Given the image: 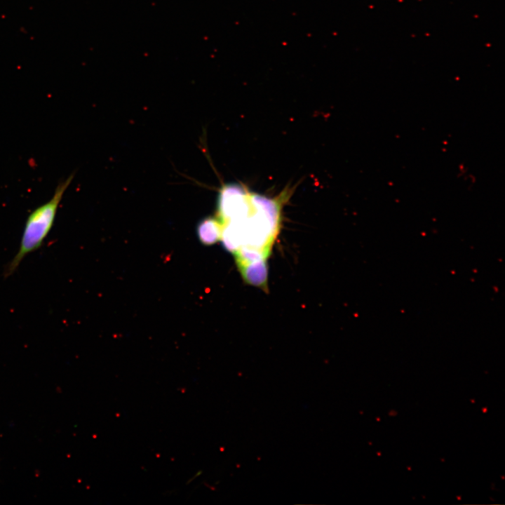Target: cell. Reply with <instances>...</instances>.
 Returning a JSON list of instances; mask_svg holds the SVG:
<instances>
[{
    "mask_svg": "<svg viewBox=\"0 0 505 505\" xmlns=\"http://www.w3.org/2000/svg\"><path fill=\"white\" fill-rule=\"evenodd\" d=\"M286 190L274 198L241 186L229 201L222 225L221 241L234 253L241 247L270 254L281 228V210L290 196Z\"/></svg>",
    "mask_w": 505,
    "mask_h": 505,
    "instance_id": "cell-1",
    "label": "cell"
},
{
    "mask_svg": "<svg viewBox=\"0 0 505 505\" xmlns=\"http://www.w3.org/2000/svg\"><path fill=\"white\" fill-rule=\"evenodd\" d=\"M74 175H71L60 181L51 198L29 213L25 224L18 250L4 268V278L12 276L26 256L42 246L52 229L60 203Z\"/></svg>",
    "mask_w": 505,
    "mask_h": 505,
    "instance_id": "cell-2",
    "label": "cell"
},
{
    "mask_svg": "<svg viewBox=\"0 0 505 505\" xmlns=\"http://www.w3.org/2000/svg\"><path fill=\"white\" fill-rule=\"evenodd\" d=\"M245 282L267 291L268 266L267 260L248 262L237 266Z\"/></svg>",
    "mask_w": 505,
    "mask_h": 505,
    "instance_id": "cell-3",
    "label": "cell"
},
{
    "mask_svg": "<svg viewBox=\"0 0 505 505\" xmlns=\"http://www.w3.org/2000/svg\"><path fill=\"white\" fill-rule=\"evenodd\" d=\"M197 235L200 241L206 245H213L221 239L222 225L215 217H208L201 220L197 226Z\"/></svg>",
    "mask_w": 505,
    "mask_h": 505,
    "instance_id": "cell-4",
    "label": "cell"
}]
</instances>
